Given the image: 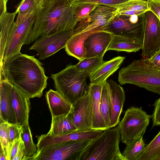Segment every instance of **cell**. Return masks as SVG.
I'll list each match as a JSON object with an SVG mask.
<instances>
[{
    "mask_svg": "<svg viewBox=\"0 0 160 160\" xmlns=\"http://www.w3.org/2000/svg\"><path fill=\"white\" fill-rule=\"evenodd\" d=\"M0 78L6 80L31 98L42 96L48 77L38 60L20 52L0 63Z\"/></svg>",
    "mask_w": 160,
    "mask_h": 160,
    "instance_id": "6da1fadb",
    "label": "cell"
},
{
    "mask_svg": "<svg viewBox=\"0 0 160 160\" xmlns=\"http://www.w3.org/2000/svg\"><path fill=\"white\" fill-rule=\"evenodd\" d=\"M72 2V0H43L25 44L31 43L41 36L74 30L78 22L74 18V5Z\"/></svg>",
    "mask_w": 160,
    "mask_h": 160,
    "instance_id": "7a4b0ae2",
    "label": "cell"
},
{
    "mask_svg": "<svg viewBox=\"0 0 160 160\" xmlns=\"http://www.w3.org/2000/svg\"><path fill=\"white\" fill-rule=\"evenodd\" d=\"M118 80L121 85L134 84L160 95V70L151 66L147 59L134 60L122 68Z\"/></svg>",
    "mask_w": 160,
    "mask_h": 160,
    "instance_id": "3957f363",
    "label": "cell"
},
{
    "mask_svg": "<svg viewBox=\"0 0 160 160\" xmlns=\"http://www.w3.org/2000/svg\"><path fill=\"white\" fill-rule=\"evenodd\" d=\"M120 139L119 125L104 130L86 147L79 160H126L120 150Z\"/></svg>",
    "mask_w": 160,
    "mask_h": 160,
    "instance_id": "277c9868",
    "label": "cell"
},
{
    "mask_svg": "<svg viewBox=\"0 0 160 160\" xmlns=\"http://www.w3.org/2000/svg\"><path fill=\"white\" fill-rule=\"evenodd\" d=\"M88 76L70 64L60 72L52 74L51 77L56 91L72 104L88 91Z\"/></svg>",
    "mask_w": 160,
    "mask_h": 160,
    "instance_id": "5b68a950",
    "label": "cell"
},
{
    "mask_svg": "<svg viewBox=\"0 0 160 160\" xmlns=\"http://www.w3.org/2000/svg\"><path fill=\"white\" fill-rule=\"evenodd\" d=\"M151 117L142 107H131L128 109L118 125L122 142L127 145L143 135Z\"/></svg>",
    "mask_w": 160,
    "mask_h": 160,
    "instance_id": "8992f818",
    "label": "cell"
},
{
    "mask_svg": "<svg viewBox=\"0 0 160 160\" xmlns=\"http://www.w3.org/2000/svg\"><path fill=\"white\" fill-rule=\"evenodd\" d=\"M92 140L69 141L49 145L37 152L30 160H79Z\"/></svg>",
    "mask_w": 160,
    "mask_h": 160,
    "instance_id": "52a82bcc",
    "label": "cell"
},
{
    "mask_svg": "<svg viewBox=\"0 0 160 160\" xmlns=\"http://www.w3.org/2000/svg\"><path fill=\"white\" fill-rule=\"evenodd\" d=\"M144 14L139 16L117 14L108 25L98 28V31H105L114 35L127 36L143 43L145 26Z\"/></svg>",
    "mask_w": 160,
    "mask_h": 160,
    "instance_id": "ba28073f",
    "label": "cell"
},
{
    "mask_svg": "<svg viewBox=\"0 0 160 160\" xmlns=\"http://www.w3.org/2000/svg\"><path fill=\"white\" fill-rule=\"evenodd\" d=\"M74 30L58 32L41 36L37 38L29 48L36 51L39 59L42 60L65 48L66 43L74 33Z\"/></svg>",
    "mask_w": 160,
    "mask_h": 160,
    "instance_id": "9c48e42d",
    "label": "cell"
},
{
    "mask_svg": "<svg viewBox=\"0 0 160 160\" xmlns=\"http://www.w3.org/2000/svg\"><path fill=\"white\" fill-rule=\"evenodd\" d=\"M37 12L32 13L21 22H15L8 39L3 60L0 62L20 52L22 46L25 44L33 27Z\"/></svg>",
    "mask_w": 160,
    "mask_h": 160,
    "instance_id": "30bf717a",
    "label": "cell"
},
{
    "mask_svg": "<svg viewBox=\"0 0 160 160\" xmlns=\"http://www.w3.org/2000/svg\"><path fill=\"white\" fill-rule=\"evenodd\" d=\"M145 26L142 48V59L149 58L160 49V21L151 11L144 14Z\"/></svg>",
    "mask_w": 160,
    "mask_h": 160,
    "instance_id": "8fae6325",
    "label": "cell"
},
{
    "mask_svg": "<svg viewBox=\"0 0 160 160\" xmlns=\"http://www.w3.org/2000/svg\"><path fill=\"white\" fill-rule=\"evenodd\" d=\"M117 8L98 5L88 16L77 23L75 28L78 33L96 31V29L108 25L117 14Z\"/></svg>",
    "mask_w": 160,
    "mask_h": 160,
    "instance_id": "7c38bea8",
    "label": "cell"
},
{
    "mask_svg": "<svg viewBox=\"0 0 160 160\" xmlns=\"http://www.w3.org/2000/svg\"><path fill=\"white\" fill-rule=\"evenodd\" d=\"M69 114L77 131L92 129V106L88 91L72 104V110Z\"/></svg>",
    "mask_w": 160,
    "mask_h": 160,
    "instance_id": "4fadbf2b",
    "label": "cell"
},
{
    "mask_svg": "<svg viewBox=\"0 0 160 160\" xmlns=\"http://www.w3.org/2000/svg\"><path fill=\"white\" fill-rule=\"evenodd\" d=\"M110 101L109 128L120 122V117L125 100L123 88L113 80H106Z\"/></svg>",
    "mask_w": 160,
    "mask_h": 160,
    "instance_id": "5bb4252c",
    "label": "cell"
},
{
    "mask_svg": "<svg viewBox=\"0 0 160 160\" xmlns=\"http://www.w3.org/2000/svg\"><path fill=\"white\" fill-rule=\"evenodd\" d=\"M113 35L112 33L103 30L92 32L84 42L87 51L86 58L103 57Z\"/></svg>",
    "mask_w": 160,
    "mask_h": 160,
    "instance_id": "9a60e30c",
    "label": "cell"
},
{
    "mask_svg": "<svg viewBox=\"0 0 160 160\" xmlns=\"http://www.w3.org/2000/svg\"><path fill=\"white\" fill-rule=\"evenodd\" d=\"M0 122L17 124L12 104V85L3 79L0 78Z\"/></svg>",
    "mask_w": 160,
    "mask_h": 160,
    "instance_id": "2e32d148",
    "label": "cell"
},
{
    "mask_svg": "<svg viewBox=\"0 0 160 160\" xmlns=\"http://www.w3.org/2000/svg\"><path fill=\"white\" fill-rule=\"evenodd\" d=\"M11 93L12 106L17 124L23 127L29 125L30 98L13 86Z\"/></svg>",
    "mask_w": 160,
    "mask_h": 160,
    "instance_id": "e0dca14e",
    "label": "cell"
},
{
    "mask_svg": "<svg viewBox=\"0 0 160 160\" xmlns=\"http://www.w3.org/2000/svg\"><path fill=\"white\" fill-rule=\"evenodd\" d=\"M45 97L52 117L67 115L71 112L72 104L57 91L50 89Z\"/></svg>",
    "mask_w": 160,
    "mask_h": 160,
    "instance_id": "ac0fdd59",
    "label": "cell"
},
{
    "mask_svg": "<svg viewBox=\"0 0 160 160\" xmlns=\"http://www.w3.org/2000/svg\"><path fill=\"white\" fill-rule=\"evenodd\" d=\"M125 57L118 56L108 61H104L93 72L88 75L91 83H102L119 68Z\"/></svg>",
    "mask_w": 160,
    "mask_h": 160,
    "instance_id": "d6986e66",
    "label": "cell"
},
{
    "mask_svg": "<svg viewBox=\"0 0 160 160\" xmlns=\"http://www.w3.org/2000/svg\"><path fill=\"white\" fill-rule=\"evenodd\" d=\"M102 83H90L88 91L92 101L93 110L92 129L104 131L107 128L101 116L100 111V103Z\"/></svg>",
    "mask_w": 160,
    "mask_h": 160,
    "instance_id": "ffe728a7",
    "label": "cell"
},
{
    "mask_svg": "<svg viewBox=\"0 0 160 160\" xmlns=\"http://www.w3.org/2000/svg\"><path fill=\"white\" fill-rule=\"evenodd\" d=\"M93 32L94 31L73 34L66 45L65 48L67 53L79 61L85 58L87 51L84 46V42Z\"/></svg>",
    "mask_w": 160,
    "mask_h": 160,
    "instance_id": "44dd1931",
    "label": "cell"
},
{
    "mask_svg": "<svg viewBox=\"0 0 160 160\" xmlns=\"http://www.w3.org/2000/svg\"><path fill=\"white\" fill-rule=\"evenodd\" d=\"M142 42L134 38L122 35H114L107 51L136 52L142 49Z\"/></svg>",
    "mask_w": 160,
    "mask_h": 160,
    "instance_id": "7402d4cb",
    "label": "cell"
},
{
    "mask_svg": "<svg viewBox=\"0 0 160 160\" xmlns=\"http://www.w3.org/2000/svg\"><path fill=\"white\" fill-rule=\"evenodd\" d=\"M16 11L14 12H7L0 16V62L3 59L5 48L11 29L14 24Z\"/></svg>",
    "mask_w": 160,
    "mask_h": 160,
    "instance_id": "603a6c76",
    "label": "cell"
},
{
    "mask_svg": "<svg viewBox=\"0 0 160 160\" xmlns=\"http://www.w3.org/2000/svg\"><path fill=\"white\" fill-rule=\"evenodd\" d=\"M77 128L69 114L52 117L51 128L47 133L62 135L76 131Z\"/></svg>",
    "mask_w": 160,
    "mask_h": 160,
    "instance_id": "cb8c5ba5",
    "label": "cell"
},
{
    "mask_svg": "<svg viewBox=\"0 0 160 160\" xmlns=\"http://www.w3.org/2000/svg\"><path fill=\"white\" fill-rule=\"evenodd\" d=\"M148 10L147 0H130L117 8V14L139 16Z\"/></svg>",
    "mask_w": 160,
    "mask_h": 160,
    "instance_id": "d4e9b609",
    "label": "cell"
},
{
    "mask_svg": "<svg viewBox=\"0 0 160 160\" xmlns=\"http://www.w3.org/2000/svg\"><path fill=\"white\" fill-rule=\"evenodd\" d=\"M43 0H22L18 4V13L15 22H21L32 13L38 12L42 8Z\"/></svg>",
    "mask_w": 160,
    "mask_h": 160,
    "instance_id": "484cf974",
    "label": "cell"
},
{
    "mask_svg": "<svg viewBox=\"0 0 160 160\" xmlns=\"http://www.w3.org/2000/svg\"><path fill=\"white\" fill-rule=\"evenodd\" d=\"M126 146L122 153L126 160H138L146 146L143 135L134 139Z\"/></svg>",
    "mask_w": 160,
    "mask_h": 160,
    "instance_id": "4316f807",
    "label": "cell"
},
{
    "mask_svg": "<svg viewBox=\"0 0 160 160\" xmlns=\"http://www.w3.org/2000/svg\"><path fill=\"white\" fill-rule=\"evenodd\" d=\"M160 157V131L146 146L138 160H157Z\"/></svg>",
    "mask_w": 160,
    "mask_h": 160,
    "instance_id": "83f0119b",
    "label": "cell"
},
{
    "mask_svg": "<svg viewBox=\"0 0 160 160\" xmlns=\"http://www.w3.org/2000/svg\"><path fill=\"white\" fill-rule=\"evenodd\" d=\"M103 58L102 57L85 58L79 61L75 66L78 70L88 76L102 63L104 61Z\"/></svg>",
    "mask_w": 160,
    "mask_h": 160,
    "instance_id": "f1b7e54d",
    "label": "cell"
},
{
    "mask_svg": "<svg viewBox=\"0 0 160 160\" xmlns=\"http://www.w3.org/2000/svg\"><path fill=\"white\" fill-rule=\"evenodd\" d=\"M21 137L25 146V154L23 160H30L36 153L38 149L37 145L33 142L29 125L23 127Z\"/></svg>",
    "mask_w": 160,
    "mask_h": 160,
    "instance_id": "f546056e",
    "label": "cell"
},
{
    "mask_svg": "<svg viewBox=\"0 0 160 160\" xmlns=\"http://www.w3.org/2000/svg\"><path fill=\"white\" fill-rule=\"evenodd\" d=\"M109 97L106 80L102 84L100 103V111L107 129H109Z\"/></svg>",
    "mask_w": 160,
    "mask_h": 160,
    "instance_id": "4dcf8cb0",
    "label": "cell"
},
{
    "mask_svg": "<svg viewBox=\"0 0 160 160\" xmlns=\"http://www.w3.org/2000/svg\"><path fill=\"white\" fill-rule=\"evenodd\" d=\"M9 124V123L5 122L0 123V124L1 148L5 154L7 160H11L12 144L8 135Z\"/></svg>",
    "mask_w": 160,
    "mask_h": 160,
    "instance_id": "1f68e13d",
    "label": "cell"
},
{
    "mask_svg": "<svg viewBox=\"0 0 160 160\" xmlns=\"http://www.w3.org/2000/svg\"><path fill=\"white\" fill-rule=\"evenodd\" d=\"M97 6L95 4L89 3L75 5L74 18L77 22L88 16Z\"/></svg>",
    "mask_w": 160,
    "mask_h": 160,
    "instance_id": "d6a6232c",
    "label": "cell"
},
{
    "mask_svg": "<svg viewBox=\"0 0 160 160\" xmlns=\"http://www.w3.org/2000/svg\"><path fill=\"white\" fill-rule=\"evenodd\" d=\"M130 0H72V4L75 5L89 3L97 5H104L118 8L122 4Z\"/></svg>",
    "mask_w": 160,
    "mask_h": 160,
    "instance_id": "836d02e7",
    "label": "cell"
},
{
    "mask_svg": "<svg viewBox=\"0 0 160 160\" xmlns=\"http://www.w3.org/2000/svg\"><path fill=\"white\" fill-rule=\"evenodd\" d=\"M23 127L18 124H9L8 126V135L10 141L19 138L21 135Z\"/></svg>",
    "mask_w": 160,
    "mask_h": 160,
    "instance_id": "e575fe53",
    "label": "cell"
},
{
    "mask_svg": "<svg viewBox=\"0 0 160 160\" xmlns=\"http://www.w3.org/2000/svg\"><path fill=\"white\" fill-rule=\"evenodd\" d=\"M154 110L151 118L153 127L160 126V98L154 103Z\"/></svg>",
    "mask_w": 160,
    "mask_h": 160,
    "instance_id": "d590c367",
    "label": "cell"
},
{
    "mask_svg": "<svg viewBox=\"0 0 160 160\" xmlns=\"http://www.w3.org/2000/svg\"><path fill=\"white\" fill-rule=\"evenodd\" d=\"M149 10L152 11L160 21V0H147Z\"/></svg>",
    "mask_w": 160,
    "mask_h": 160,
    "instance_id": "8d00e7d4",
    "label": "cell"
},
{
    "mask_svg": "<svg viewBox=\"0 0 160 160\" xmlns=\"http://www.w3.org/2000/svg\"><path fill=\"white\" fill-rule=\"evenodd\" d=\"M147 60L152 68L160 70V49L147 58Z\"/></svg>",
    "mask_w": 160,
    "mask_h": 160,
    "instance_id": "74e56055",
    "label": "cell"
},
{
    "mask_svg": "<svg viewBox=\"0 0 160 160\" xmlns=\"http://www.w3.org/2000/svg\"><path fill=\"white\" fill-rule=\"evenodd\" d=\"M25 146L23 141L21 138L19 146L17 153L12 160H23L25 154Z\"/></svg>",
    "mask_w": 160,
    "mask_h": 160,
    "instance_id": "f35d334b",
    "label": "cell"
},
{
    "mask_svg": "<svg viewBox=\"0 0 160 160\" xmlns=\"http://www.w3.org/2000/svg\"><path fill=\"white\" fill-rule=\"evenodd\" d=\"M21 136L18 138L15 139L12 142V148L11 154V160L15 156L18 149Z\"/></svg>",
    "mask_w": 160,
    "mask_h": 160,
    "instance_id": "ab89813d",
    "label": "cell"
},
{
    "mask_svg": "<svg viewBox=\"0 0 160 160\" xmlns=\"http://www.w3.org/2000/svg\"><path fill=\"white\" fill-rule=\"evenodd\" d=\"M8 0H0V16L7 12V5Z\"/></svg>",
    "mask_w": 160,
    "mask_h": 160,
    "instance_id": "60d3db41",
    "label": "cell"
},
{
    "mask_svg": "<svg viewBox=\"0 0 160 160\" xmlns=\"http://www.w3.org/2000/svg\"><path fill=\"white\" fill-rule=\"evenodd\" d=\"M0 160H7L5 154L1 148L0 150Z\"/></svg>",
    "mask_w": 160,
    "mask_h": 160,
    "instance_id": "b9f144b4",
    "label": "cell"
},
{
    "mask_svg": "<svg viewBox=\"0 0 160 160\" xmlns=\"http://www.w3.org/2000/svg\"><path fill=\"white\" fill-rule=\"evenodd\" d=\"M157 160H160V157L157 159Z\"/></svg>",
    "mask_w": 160,
    "mask_h": 160,
    "instance_id": "7bdbcfd3",
    "label": "cell"
}]
</instances>
